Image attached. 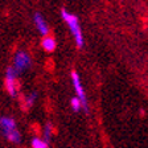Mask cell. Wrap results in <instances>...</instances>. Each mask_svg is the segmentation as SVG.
I'll use <instances>...</instances> for the list:
<instances>
[{"mask_svg":"<svg viewBox=\"0 0 148 148\" xmlns=\"http://www.w3.org/2000/svg\"><path fill=\"white\" fill-rule=\"evenodd\" d=\"M36 101H37V92L36 91H32V92H29L28 95H25L23 103L25 105V108H31L32 106H34Z\"/></svg>","mask_w":148,"mask_h":148,"instance_id":"9c48e42d","label":"cell"},{"mask_svg":"<svg viewBox=\"0 0 148 148\" xmlns=\"http://www.w3.org/2000/svg\"><path fill=\"white\" fill-rule=\"evenodd\" d=\"M31 144H32V148H49V143H46L45 140H42L40 138H36V136L32 139Z\"/></svg>","mask_w":148,"mask_h":148,"instance_id":"30bf717a","label":"cell"},{"mask_svg":"<svg viewBox=\"0 0 148 148\" xmlns=\"http://www.w3.org/2000/svg\"><path fill=\"white\" fill-rule=\"evenodd\" d=\"M33 21H34V25H36V29L40 32V34H42V36H48V33H49V27H48L45 18H44V16L41 15V13H38V12L34 13L33 15Z\"/></svg>","mask_w":148,"mask_h":148,"instance_id":"5b68a950","label":"cell"},{"mask_svg":"<svg viewBox=\"0 0 148 148\" xmlns=\"http://www.w3.org/2000/svg\"><path fill=\"white\" fill-rule=\"evenodd\" d=\"M61 17H62V20L66 23L69 29H70V33L74 38L75 45H77L78 48H83V45H85V38H83L82 28H81L78 17L75 15H73V13H70L68 9H65V8L61 9Z\"/></svg>","mask_w":148,"mask_h":148,"instance_id":"6da1fadb","label":"cell"},{"mask_svg":"<svg viewBox=\"0 0 148 148\" xmlns=\"http://www.w3.org/2000/svg\"><path fill=\"white\" fill-rule=\"evenodd\" d=\"M4 85H5V90L9 94V97H17V89H18V83H17V74L13 70L12 66L7 68L5 70V78H4Z\"/></svg>","mask_w":148,"mask_h":148,"instance_id":"277c9868","label":"cell"},{"mask_svg":"<svg viewBox=\"0 0 148 148\" xmlns=\"http://www.w3.org/2000/svg\"><path fill=\"white\" fill-rule=\"evenodd\" d=\"M53 132H54L53 124L50 123V122H48V123L45 124V127H44V131H42V138H44L42 140H45L46 143H49L52 136H53Z\"/></svg>","mask_w":148,"mask_h":148,"instance_id":"ba28073f","label":"cell"},{"mask_svg":"<svg viewBox=\"0 0 148 148\" xmlns=\"http://www.w3.org/2000/svg\"><path fill=\"white\" fill-rule=\"evenodd\" d=\"M70 106H71V110H73L74 112H79V111L82 110L81 102L78 101L77 97H74V98H71V101H70Z\"/></svg>","mask_w":148,"mask_h":148,"instance_id":"8fae6325","label":"cell"},{"mask_svg":"<svg viewBox=\"0 0 148 148\" xmlns=\"http://www.w3.org/2000/svg\"><path fill=\"white\" fill-rule=\"evenodd\" d=\"M32 66V60L31 56L28 54L27 52L18 50L13 57V65L12 68L16 71V74H23Z\"/></svg>","mask_w":148,"mask_h":148,"instance_id":"3957f363","label":"cell"},{"mask_svg":"<svg viewBox=\"0 0 148 148\" xmlns=\"http://www.w3.org/2000/svg\"><path fill=\"white\" fill-rule=\"evenodd\" d=\"M13 130H17V123L16 120L11 116H0V131L1 134L9 132V131H13Z\"/></svg>","mask_w":148,"mask_h":148,"instance_id":"8992f818","label":"cell"},{"mask_svg":"<svg viewBox=\"0 0 148 148\" xmlns=\"http://www.w3.org/2000/svg\"><path fill=\"white\" fill-rule=\"evenodd\" d=\"M41 46H42V49L45 50V52L52 53V52H54L56 48H57V42H56V40L52 36H44L42 41H41Z\"/></svg>","mask_w":148,"mask_h":148,"instance_id":"52a82bcc","label":"cell"},{"mask_svg":"<svg viewBox=\"0 0 148 148\" xmlns=\"http://www.w3.org/2000/svg\"><path fill=\"white\" fill-rule=\"evenodd\" d=\"M71 83H73L74 91H75V97L78 98V101L81 102V106H82V110L89 114V102H87V97L85 89H83V85L81 82L79 74L77 71H71Z\"/></svg>","mask_w":148,"mask_h":148,"instance_id":"7a4b0ae2","label":"cell"}]
</instances>
